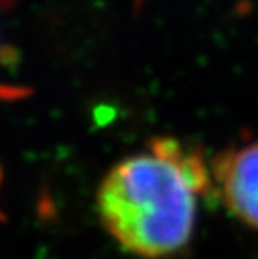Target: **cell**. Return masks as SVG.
Listing matches in <instances>:
<instances>
[{"label":"cell","mask_w":258,"mask_h":259,"mask_svg":"<svg viewBox=\"0 0 258 259\" xmlns=\"http://www.w3.org/2000/svg\"><path fill=\"white\" fill-rule=\"evenodd\" d=\"M215 176L227 207L240 221L258 229V142L219 156Z\"/></svg>","instance_id":"7a4b0ae2"},{"label":"cell","mask_w":258,"mask_h":259,"mask_svg":"<svg viewBox=\"0 0 258 259\" xmlns=\"http://www.w3.org/2000/svg\"><path fill=\"white\" fill-rule=\"evenodd\" d=\"M196 154H142L121 161L97 191V212L126 251L146 259L179 252L191 239L196 194L210 187Z\"/></svg>","instance_id":"6da1fadb"}]
</instances>
